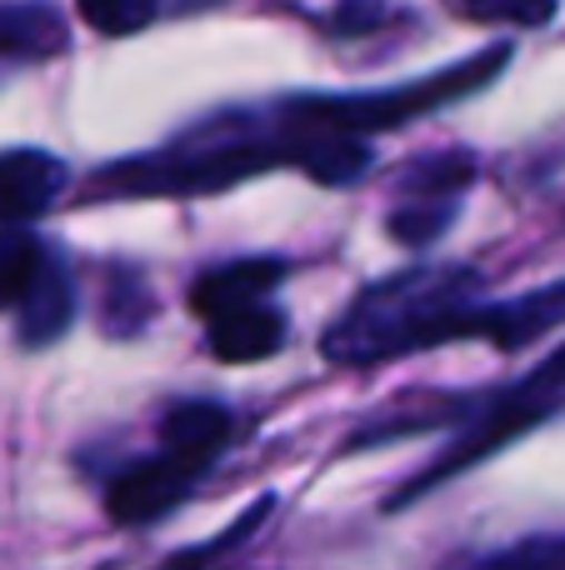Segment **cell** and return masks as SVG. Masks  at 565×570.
<instances>
[{
    "label": "cell",
    "instance_id": "2",
    "mask_svg": "<svg viewBox=\"0 0 565 570\" xmlns=\"http://www.w3.org/2000/svg\"><path fill=\"white\" fill-rule=\"evenodd\" d=\"M556 405H565V345H561L556 355H551L546 365H536V371H531L526 381L516 385V391L496 395V401L486 405V415H476V425L466 431V441L450 445V451L440 455V461L430 465V471L420 475L416 485H406V491H400L390 505H410L420 491H430L436 481H446V475H456V471H466V465L486 461V455L496 451V445L516 441L521 431L541 425L551 411H556Z\"/></svg>",
    "mask_w": 565,
    "mask_h": 570
},
{
    "label": "cell",
    "instance_id": "9",
    "mask_svg": "<svg viewBox=\"0 0 565 570\" xmlns=\"http://www.w3.org/2000/svg\"><path fill=\"white\" fill-rule=\"evenodd\" d=\"M66 40H70L66 20H60L56 6H40V0H10V6H0V70L60 56Z\"/></svg>",
    "mask_w": 565,
    "mask_h": 570
},
{
    "label": "cell",
    "instance_id": "1",
    "mask_svg": "<svg viewBox=\"0 0 565 570\" xmlns=\"http://www.w3.org/2000/svg\"><path fill=\"white\" fill-rule=\"evenodd\" d=\"M480 305V276L470 266H410L366 285L320 335V351L336 365H380L446 341H470Z\"/></svg>",
    "mask_w": 565,
    "mask_h": 570
},
{
    "label": "cell",
    "instance_id": "6",
    "mask_svg": "<svg viewBox=\"0 0 565 570\" xmlns=\"http://www.w3.org/2000/svg\"><path fill=\"white\" fill-rule=\"evenodd\" d=\"M206 331H210V355L226 365H250V361H266L286 345V311L270 305V295L246 305H230V311L206 315Z\"/></svg>",
    "mask_w": 565,
    "mask_h": 570
},
{
    "label": "cell",
    "instance_id": "5",
    "mask_svg": "<svg viewBox=\"0 0 565 570\" xmlns=\"http://www.w3.org/2000/svg\"><path fill=\"white\" fill-rule=\"evenodd\" d=\"M70 170L60 156L36 146L0 150V226H26L60 200Z\"/></svg>",
    "mask_w": 565,
    "mask_h": 570
},
{
    "label": "cell",
    "instance_id": "15",
    "mask_svg": "<svg viewBox=\"0 0 565 570\" xmlns=\"http://www.w3.org/2000/svg\"><path fill=\"white\" fill-rule=\"evenodd\" d=\"M376 16H380V6L376 0H350L346 10L336 16V30H356V26H376Z\"/></svg>",
    "mask_w": 565,
    "mask_h": 570
},
{
    "label": "cell",
    "instance_id": "10",
    "mask_svg": "<svg viewBox=\"0 0 565 570\" xmlns=\"http://www.w3.org/2000/svg\"><path fill=\"white\" fill-rule=\"evenodd\" d=\"M280 281H286V261H270V256L230 261V266L206 271V276L190 285V311H196L200 321H206V315L230 311V305L260 301V295H270Z\"/></svg>",
    "mask_w": 565,
    "mask_h": 570
},
{
    "label": "cell",
    "instance_id": "14",
    "mask_svg": "<svg viewBox=\"0 0 565 570\" xmlns=\"http://www.w3.org/2000/svg\"><path fill=\"white\" fill-rule=\"evenodd\" d=\"M460 16L506 20V26H546L556 16V0H460Z\"/></svg>",
    "mask_w": 565,
    "mask_h": 570
},
{
    "label": "cell",
    "instance_id": "3",
    "mask_svg": "<svg viewBox=\"0 0 565 570\" xmlns=\"http://www.w3.org/2000/svg\"><path fill=\"white\" fill-rule=\"evenodd\" d=\"M470 176L476 170H470L466 156H430L420 166H410L406 180H400V200L390 206L386 230L410 250L436 246L450 230V220H456Z\"/></svg>",
    "mask_w": 565,
    "mask_h": 570
},
{
    "label": "cell",
    "instance_id": "11",
    "mask_svg": "<svg viewBox=\"0 0 565 570\" xmlns=\"http://www.w3.org/2000/svg\"><path fill=\"white\" fill-rule=\"evenodd\" d=\"M40 261H46V246L26 226H0V315L20 305V295L36 281Z\"/></svg>",
    "mask_w": 565,
    "mask_h": 570
},
{
    "label": "cell",
    "instance_id": "4",
    "mask_svg": "<svg viewBox=\"0 0 565 570\" xmlns=\"http://www.w3.org/2000/svg\"><path fill=\"white\" fill-rule=\"evenodd\" d=\"M206 471H210L206 461H196V455H180V451H170V445H160L156 455L126 465V471L110 481V491H106L110 521H116V525L160 521V515L176 511V505L186 501L190 491H196V481Z\"/></svg>",
    "mask_w": 565,
    "mask_h": 570
},
{
    "label": "cell",
    "instance_id": "7",
    "mask_svg": "<svg viewBox=\"0 0 565 570\" xmlns=\"http://www.w3.org/2000/svg\"><path fill=\"white\" fill-rule=\"evenodd\" d=\"M565 325V281H551L541 291H526L516 301H486L476 321V341H490L500 351H521V345L541 341V335Z\"/></svg>",
    "mask_w": 565,
    "mask_h": 570
},
{
    "label": "cell",
    "instance_id": "8",
    "mask_svg": "<svg viewBox=\"0 0 565 570\" xmlns=\"http://www.w3.org/2000/svg\"><path fill=\"white\" fill-rule=\"evenodd\" d=\"M70 321H76V281H70L66 261L46 250L36 281L16 305V335L20 345H50L70 331Z\"/></svg>",
    "mask_w": 565,
    "mask_h": 570
},
{
    "label": "cell",
    "instance_id": "13",
    "mask_svg": "<svg viewBox=\"0 0 565 570\" xmlns=\"http://www.w3.org/2000/svg\"><path fill=\"white\" fill-rule=\"evenodd\" d=\"M270 501H276V495H260V505H256V511H250V515H240V521L230 525V531H220L216 541H210V546H200V551L176 556V561H170L166 570H210V566H216L226 551H236L240 541H250V535H256V525L270 515Z\"/></svg>",
    "mask_w": 565,
    "mask_h": 570
},
{
    "label": "cell",
    "instance_id": "12",
    "mask_svg": "<svg viewBox=\"0 0 565 570\" xmlns=\"http://www.w3.org/2000/svg\"><path fill=\"white\" fill-rule=\"evenodd\" d=\"M76 10L100 36H136L160 16V0H76Z\"/></svg>",
    "mask_w": 565,
    "mask_h": 570
}]
</instances>
